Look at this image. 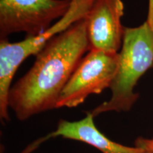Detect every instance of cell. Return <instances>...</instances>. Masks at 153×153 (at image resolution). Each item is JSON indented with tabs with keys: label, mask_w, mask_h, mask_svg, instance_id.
<instances>
[{
	"label": "cell",
	"mask_w": 153,
	"mask_h": 153,
	"mask_svg": "<svg viewBox=\"0 0 153 153\" xmlns=\"http://www.w3.org/2000/svg\"><path fill=\"white\" fill-rule=\"evenodd\" d=\"M95 0H71L68 11L46 30L39 35L10 43L0 41V118L2 123L9 120V94L17 69L30 55H36L55 36L74 24L86 19Z\"/></svg>",
	"instance_id": "cell-3"
},
{
	"label": "cell",
	"mask_w": 153,
	"mask_h": 153,
	"mask_svg": "<svg viewBox=\"0 0 153 153\" xmlns=\"http://www.w3.org/2000/svg\"><path fill=\"white\" fill-rule=\"evenodd\" d=\"M111 97L93 110L94 117L109 111H128L139 98L134 89L138 80L153 68V30L145 21L134 28L125 27Z\"/></svg>",
	"instance_id": "cell-2"
},
{
	"label": "cell",
	"mask_w": 153,
	"mask_h": 153,
	"mask_svg": "<svg viewBox=\"0 0 153 153\" xmlns=\"http://www.w3.org/2000/svg\"><path fill=\"white\" fill-rule=\"evenodd\" d=\"M70 4L71 0H0V38L16 33L39 35L66 14Z\"/></svg>",
	"instance_id": "cell-5"
},
{
	"label": "cell",
	"mask_w": 153,
	"mask_h": 153,
	"mask_svg": "<svg viewBox=\"0 0 153 153\" xmlns=\"http://www.w3.org/2000/svg\"><path fill=\"white\" fill-rule=\"evenodd\" d=\"M146 22L153 30V0H149L148 18Z\"/></svg>",
	"instance_id": "cell-9"
},
{
	"label": "cell",
	"mask_w": 153,
	"mask_h": 153,
	"mask_svg": "<svg viewBox=\"0 0 153 153\" xmlns=\"http://www.w3.org/2000/svg\"><path fill=\"white\" fill-rule=\"evenodd\" d=\"M94 118L93 115L89 111L86 113L85 118L76 121L61 119L54 131L33 141L22 153H32L43 143L57 137L85 143L102 153H147L138 147L126 146L110 140L97 128Z\"/></svg>",
	"instance_id": "cell-7"
},
{
	"label": "cell",
	"mask_w": 153,
	"mask_h": 153,
	"mask_svg": "<svg viewBox=\"0 0 153 153\" xmlns=\"http://www.w3.org/2000/svg\"><path fill=\"white\" fill-rule=\"evenodd\" d=\"M135 146L143 149L147 153L153 152V138L140 137L135 140Z\"/></svg>",
	"instance_id": "cell-8"
},
{
	"label": "cell",
	"mask_w": 153,
	"mask_h": 153,
	"mask_svg": "<svg viewBox=\"0 0 153 153\" xmlns=\"http://www.w3.org/2000/svg\"><path fill=\"white\" fill-rule=\"evenodd\" d=\"M119 55L91 50L82 59L62 89L56 108H74L91 94L110 88L118 65Z\"/></svg>",
	"instance_id": "cell-4"
},
{
	"label": "cell",
	"mask_w": 153,
	"mask_h": 153,
	"mask_svg": "<svg viewBox=\"0 0 153 153\" xmlns=\"http://www.w3.org/2000/svg\"><path fill=\"white\" fill-rule=\"evenodd\" d=\"M89 51L85 19L51 39L36 55L32 68L11 87L9 107L17 119L56 108L62 89Z\"/></svg>",
	"instance_id": "cell-1"
},
{
	"label": "cell",
	"mask_w": 153,
	"mask_h": 153,
	"mask_svg": "<svg viewBox=\"0 0 153 153\" xmlns=\"http://www.w3.org/2000/svg\"><path fill=\"white\" fill-rule=\"evenodd\" d=\"M122 0H95L85 20L89 51L118 53L121 48L125 27Z\"/></svg>",
	"instance_id": "cell-6"
},
{
	"label": "cell",
	"mask_w": 153,
	"mask_h": 153,
	"mask_svg": "<svg viewBox=\"0 0 153 153\" xmlns=\"http://www.w3.org/2000/svg\"><path fill=\"white\" fill-rule=\"evenodd\" d=\"M150 153H153V152H150Z\"/></svg>",
	"instance_id": "cell-10"
}]
</instances>
